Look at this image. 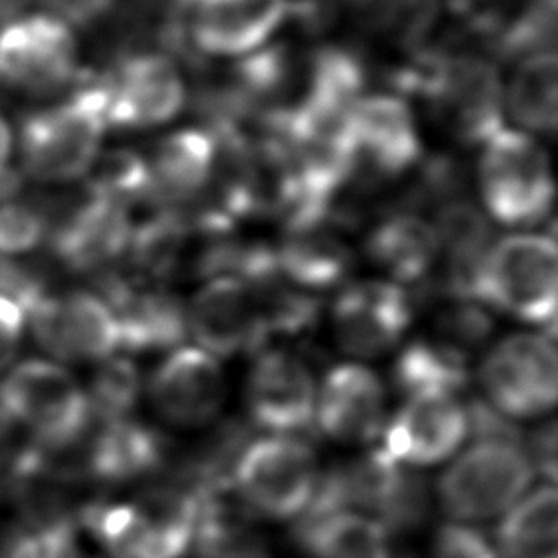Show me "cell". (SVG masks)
<instances>
[{
  "label": "cell",
  "instance_id": "836d02e7",
  "mask_svg": "<svg viewBox=\"0 0 558 558\" xmlns=\"http://www.w3.org/2000/svg\"><path fill=\"white\" fill-rule=\"evenodd\" d=\"M349 13L371 33L416 39L434 22L438 0H344Z\"/></svg>",
  "mask_w": 558,
  "mask_h": 558
},
{
  "label": "cell",
  "instance_id": "4dcf8cb0",
  "mask_svg": "<svg viewBox=\"0 0 558 558\" xmlns=\"http://www.w3.org/2000/svg\"><path fill=\"white\" fill-rule=\"evenodd\" d=\"M392 379L403 397L418 392L460 395L469 381V360L434 338H416L397 355Z\"/></svg>",
  "mask_w": 558,
  "mask_h": 558
},
{
  "label": "cell",
  "instance_id": "ba28073f",
  "mask_svg": "<svg viewBox=\"0 0 558 558\" xmlns=\"http://www.w3.org/2000/svg\"><path fill=\"white\" fill-rule=\"evenodd\" d=\"M318 473L316 453L305 440L292 434H266L242 449L231 488L255 517L286 521L307 508Z\"/></svg>",
  "mask_w": 558,
  "mask_h": 558
},
{
  "label": "cell",
  "instance_id": "9a60e30c",
  "mask_svg": "<svg viewBox=\"0 0 558 558\" xmlns=\"http://www.w3.org/2000/svg\"><path fill=\"white\" fill-rule=\"evenodd\" d=\"M318 381L310 364L290 349H262L248 368L244 405L268 434H292L314 423Z\"/></svg>",
  "mask_w": 558,
  "mask_h": 558
},
{
  "label": "cell",
  "instance_id": "8fae6325",
  "mask_svg": "<svg viewBox=\"0 0 558 558\" xmlns=\"http://www.w3.org/2000/svg\"><path fill=\"white\" fill-rule=\"evenodd\" d=\"M33 336L59 364L105 362L120 349L109 305L87 290L46 292L26 310Z\"/></svg>",
  "mask_w": 558,
  "mask_h": 558
},
{
  "label": "cell",
  "instance_id": "e575fe53",
  "mask_svg": "<svg viewBox=\"0 0 558 558\" xmlns=\"http://www.w3.org/2000/svg\"><path fill=\"white\" fill-rule=\"evenodd\" d=\"M74 525L35 527L26 521L0 519V558H61L74 543Z\"/></svg>",
  "mask_w": 558,
  "mask_h": 558
},
{
  "label": "cell",
  "instance_id": "b9f144b4",
  "mask_svg": "<svg viewBox=\"0 0 558 558\" xmlns=\"http://www.w3.org/2000/svg\"><path fill=\"white\" fill-rule=\"evenodd\" d=\"M15 456V425L0 410V469Z\"/></svg>",
  "mask_w": 558,
  "mask_h": 558
},
{
  "label": "cell",
  "instance_id": "603a6c76",
  "mask_svg": "<svg viewBox=\"0 0 558 558\" xmlns=\"http://www.w3.org/2000/svg\"><path fill=\"white\" fill-rule=\"evenodd\" d=\"M142 159L148 201L179 209L209 192L218 170V140L209 129H181L159 140Z\"/></svg>",
  "mask_w": 558,
  "mask_h": 558
},
{
  "label": "cell",
  "instance_id": "4fadbf2b",
  "mask_svg": "<svg viewBox=\"0 0 558 558\" xmlns=\"http://www.w3.org/2000/svg\"><path fill=\"white\" fill-rule=\"evenodd\" d=\"M185 318L196 347L218 360L257 353L270 340L259 290L242 277L207 279L185 307Z\"/></svg>",
  "mask_w": 558,
  "mask_h": 558
},
{
  "label": "cell",
  "instance_id": "d4e9b609",
  "mask_svg": "<svg viewBox=\"0 0 558 558\" xmlns=\"http://www.w3.org/2000/svg\"><path fill=\"white\" fill-rule=\"evenodd\" d=\"M166 456V440L131 416L100 423L85 447L83 469L105 484H131L161 473Z\"/></svg>",
  "mask_w": 558,
  "mask_h": 558
},
{
  "label": "cell",
  "instance_id": "f1b7e54d",
  "mask_svg": "<svg viewBox=\"0 0 558 558\" xmlns=\"http://www.w3.org/2000/svg\"><path fill=\"white\" fill-rule=\"evenodd\" d=\"M504 109L519 131L554 133L558 120V65L554 52H536L521 59L504 87Z\"/></svg>",
  "mask_w": 558,
  "mask_h": 558
},
{
  "label": "cell",
  "instance_id": "d590c367",
  "mask_svg": "<svg viewBox=\"0 0 558 558\" xmlns=\"http://www.w3.org/2000/svg\"><path fill=\"white\" fill-rule=\"evenodd\" d=\"M48 235V218L31 203L0 201V259H11L39 246Z\"/></svg>",
  "mask_w": 558,
  "mask_h": 558
},
{
  "label": "cell",
  "instance_id": "44dd1931",
  "mask_svg": "<svg viewBox=\"0 0 558 558\" xmlns=\"http://www.w3.org/2000/svg\"><path fill=\"white\" fill-rule=\"evenodd\" d=\"M100 296L116 318L120 349L131 353H168L181 347L187 333L185 305L177 294L159 286L157 279L111 275L102 283Z\"/></svg>",
  "mask_w": 558,
  "mask_h": 558
},
{
  "label": "cell",
  "instance_id": "f35d334b",
  "mask_svg": "<svg viewBox=\"0 0 558 558\" xmlns=\"http://www.w3.org/2000/svg\"><path fill=\"white\" fill-rule=\"evenodd\" d=\"M26 316L17 303L0 294V373H4L22 344Z\"/></svg>",
  "mask_w": 558,
  "mask_h": 558
},
{
  "label": "cell",
  "instance_id": "e0dca14e",
  "mask_svg": "<svg viewBox=\"0 0 558 558\" xmlns=\"http://www.w3.org/2000/svg\"><path fill=\"white\" fill-rule=\"evenodd\" d=\"M412 299L388 279L349 283L333 301L331 329L338 347L360 360L395 349L412 323Z\"/></svg>",
  "mask_w": 558,
  "mask_h": 558
},
{
  "label": "cell",
  "instance_id": "1f68e13d",
  "mask_svg": "<svg viewBox=\"0 0 558 558\" xmlns=\"http://www.w3.org/2000/svg\"><path fill=\"white\" fill-rule=\"evenodd\" d=\"M429 512V488L418 469L392 464L381 490L375 499L371 519H375L386 534H405L416 530Z\"/></svg>",
  "mask_w": 558,
  "mask_h": 558
},
{
  "label": "cell",
  "instance_id": "277c9868",
  "mask_svg": "<svg viewBox=\"0 0 558 558\" xmlns=\"http://www.w3.org/2000/svg\"><path fill=\"white\" fill-rule=\"evenodd\" d=\"M558 299L556 242L545 233H510L493 242L473 283V301L534 327L554 329Z\"/></svg>",
  "mask_w": 558,
  "mask_h": 558
},
{
  "label": "cell",
  "instance_id": "8992f818",
  "mask_svg": "<svg viewBox=\"0 0 558 558\" xmlns=\"http://www.w3.org/2000/svg\"><path fill=\"white\" fill-rule=\"evenodd\" d=\"M477 185L486 216L504 227H536L554 207L549 155L519 129L504 126L482 144Z\"/></svg>",
  "mask_w": 558,
  "mask_h": 558
},
{
  "label": "cell",
  "instance_id": "cb8c5ba5",
  "mask_svg": "<svg viewBox=\"0 0 558 558\" xmlns=\"http://www.w3.org/2000/svg\"><path fill=\"white\" fill-rule=\"evenodd\" d=\"M327 220L329 216L286 225L272 248L279 277L305 292L340 283L353 266L349 244Z\"/></svg>",
  "mask_w": 558,
  "mask_h": 558
},
{
  "label": "cell",
  "instance_id": "9c48e42d",
  "mask_svg": "<svg viewBox=\"0 0 558 558\" xmlns=\"http://www.w3.org/2000/svg\"><path fill=\"white\" fill-rule=\"evenodd\" d=\"M484 401L510 421L541 418L558 397V360L551 333L519 331L495 342L477 371Z\"/></svg>",
  "mask_w": 558,
  "mask_h": 558
},
{
  "label": "cell",
  "instance_id": "ab89813d",
  "mask_svg": "<svg viewBox=\"0 0 558 558\" xmlns=\"http://www.w3.org/2000/svg\"><path fill=\"white\" fill-rule=\"evenodd\" d=\"M534 471H541L547 482L554 484V475H556V429L551 418H547V423H543L532 438L527 440L525 447Z\"/></svg>",
  "mask_w": 558,
  "mask_h": 558
},
{
  "label": "cell",
  "instance_id": "2e32d148",
  "mask_svg": "<svg viewBox=\"0 0 558 558\" xmlns=\"http://www.w3.org/2000/svg\"><path fill=\"white\" fill-rule=\"evenodd\" d=\"M469 436L466 405L453 392H418L386 421L379 445L397 464L423 469L453 458Z\"/></svg>",
  "mask_w": 558,
  "mask_h": 558
},
{
  "label": "cell",
  "instance_id": "f546056e",
  "mask_svg": "<svg viewBox=\"0 0 558 558\" xmlns=\"http://www.w3.org/2000/svg\"><path fill=\"white\" fill-rule=\"evenodd\" d=\"M296 538L310 558H392L384 527L360 512L296 523Z\"/></svg>",
  "mask_w": 558,
  "mask_h": 558
},
{
  "label": "cell",
  "instance_id": "4316f807",
  "mask_svg": "<svg viewBox=\"0 0 558 558\" xmlns=\"http://www.w3.org/2000/svg\"><path fill=\"white\" fill-rule=\"evenodd\" d=\"M192 547L198 558H272L255 514L231 486L201 495Z\"/></svg>",
  "mask_w": 558,
  "mask_h": 558
},
{
  "label": "cell",
  "instance_id": "7a4b0ae2",
  "mask_svg": "<svg viewBox=\"0 0 558 558\" xmlns=\"http://www.w3.org/2000/svg\"><path fill=\"white\" fill-rule=\"evenodd\" d=\"M403 81L434 124L462 146H482L504 129L506 83L482 54H427L403 74Z\"/></svg>",
  "mask_w": 558,
  "mask_h": 558
},
{
  "label": "cell",
  "instance_id": "ac0fdd59",
  "mask_svg": "<svg viewBox=\"0 0 558 558\" xmlns=\"http://www.w3.org/2000/svg\"><path fill=\"white\" fill-rule=\"evenodd\" d=\"M353 174H405L418 163L423 142L412 107L392 92L364 94L351 116Z\"/></svg>",
  "mask_w": 558,
  "mask_h": 558
},
{
  "label": "cell",
  "instance_id": "7c38bea8",
  "mask_svg": "<svg viewBox=\"0 0 558 558\" xmlns=\"http://www.w3.org/2000/svg\"><path fill=\"white\" fill-rule=\"evenodd\" d=\"M107 124L153 129L177 118L185 105V81L174 59L159 50L124 54L100 81Z\"/></svg>",
  "mask_w": 558,
  "mask_h": 558
},
{
  "label": "cell",
  "instance_id": "ffe728a7",
  "mask_svg": "<svg viewBox=\"0 0 558 558\" xmlns=\"http://www.w3.org/2000/svg\"><path fill=\"white\" fill-rule=\"evenodd\" d=\"M386 386L360 362L333 366L318 384L314 423L333 442L371 447L386 427Z\"/></svg>",
  "mask_w": 558,
  "mask_h": 558
},
{
  "label": "cell",
  "instance_id": "484cf974",
  "mask_svg": "<svg viewBox=\"0 0 558 558\" xmlns=\"http://www.w3.org/2000/svg\"><path fill=\"white\" fill-rule=\"evenodd\" d=\"M366 255L388 281L399 286L421 281L438 262L434 222L412 209L392 211L366 235Z\"/></svg>",
  "mask_w": 558,
  "mask_h": 558
},
{
  "label": "cell",
  "instance_id": "83f0119b",
  "mask_svg": "<svg viewBox=\"0 0 558 558\" xmlns=\"http://www.w3.org/2000/svg\"><path fill=\"white\" fill-rule=\"evenodd\" d=\"M495 551L497 558H558V497L551 482L530 488L501 514Z\"/></svg>",
  "mask_w": 558,
  "mask_h": 558
},
{
  "label": "cell",
  "instance_id": "52a82bcc",
  "mask_svg": "<svg viewBox=\"0 0 558 558\" xmlns=\"http://www.w3.org/2000/svg\"><path fill=\"white\" fill-rule=\"evenodd\" d=\"M532 460L519 440H473L436 482L449 521L477 523L508 512L532 486Z\"/></svg>",
  "mask_w": 558,
  "mask_h": 558
},
{
  "label": "cell",
  "instance_id": "30bf717a",
  "mask_svg": "<svg viewBox=\"0 0 558 558\" xmlns=\"http://www.w3.org/2000/svg\"><path fill=\"white\" fill-rule=\"evenodd\" d=\"M78 72L72 26L52 13H26L0 26V81L37 96L68 87Z\"/></svg>",
  "mask_w": 558,
  "mask_h": 558
},
{
  "label": "cell",
  "instance_id": "7402d4cb",
  "mask_svg": "<svg viewBox=\"0 0 558 558\" xmlns=\"http://www.w3.org/2000/svg\"><path fill=\"white\" fill-rule=\"evenodd\" d=\"M131 209L94 187L85 192L48 229L59 262L74 270H98L129 251Z\"/></svg>",
  "mask_w": 558,
  "mask_h": 558
},
{
  "label": "cell",
  "instance_id": "7bdbcfd3",
  "mask_svg": "<svg viewBox=\"0 0 558 558\" xmlns=\"http://www.w3.org/2000/svg\"><path fill=\"white\" fill-rule=\"evenodd\" d=\"M65 558H83V556H81V554H78V549H74V551H72V554H70V556H65Z\"/></svg>",
  "mask_w": 558,
  "mask_h": 558
},
{
  "label": "cell",
  "instance_id": "d6a6232c",
  "mask_svg": "<svg viewBox=\"0 0 558 558\" xmlns=\"http://www.w3.org/2000/svg\"><path fill=\"white\" fill-rule=\"evenodd\" d=\"M142 388L144 384L140 371L131 360L113 355L100 362L89 386L85 388L92 421L109 423L131 418L140 403Z\"/></svg>",
  "mask_w": 558,
  "mask_h": 558
},
{
  "label": "cell",
  "instance_id": "8d00e7d4",
  "mask_svg": "<svg viewBox=\"0 0 558 558\" xmlns=\"http://www.w3.org/2000/svg\"><path fill=\"white\" fill-rule=\"evenodd\" d=\"M429 558H497V551L475 525L447 521L432 536Z\"/></svg>",
  "mask_w": 558,
  "mask_h": 558
},
{
  "label": "cell",
  "instance_id": "3957f363",
  "mask_svg": "<svg viewBox=\"0 0 558 558\" xmlns=\"http://www.w3.org/2000/svg\"><path fill=\"white\" fill-rule=\"evenodd\" d=\"M100 81L81 83L65 98L41 107L20 126L24 172L41 183H70L92 172L107 133Z\"/></svg>",
  "mask_w": 558,
  "mask_h": 558
},
{
  "label": "cell",
  "instance_id": "d6986e66",
  "mask_svg": "<svg viewBox=\"0 0 558 558\" xmlns=\"http://www.w3.org/2000/svg\"><path fill=\"white\" fill-rule=\"evenodd\" d=\"M288 13L290 0H194L185 28L201 54L244 59L268 46Z\"/></svg>",
  "mask_w": 558,
  "mask_h": 558
},
{
  "label": "cell",
  "instance_id": "6da1fadb",
  "mask_svg": "<svg viewBox=\"0 0 558 558\" xmlns=\"http://www.w3.org/2000/svg\"><path fill=\"white\" fill-rule=\"evenodd\" d=\"M198 501L181 477L148 482L131 497L85 506L81 521L109 558H181L194 541Z\"/></svg>",
  "mask_w": 558,
  "mask_h": 558
},
{
  "label": "cell",
  "instance_id": "60d3db41",
  "mask_svg": "<svg viewBox=\"0 0 558 558\" xmlns=\"http://www.w3.org/2000/svg\"><path fill=\"white\" fill-rule=\"evenodd\" d=\"M11 129L7 120L0 116V201H7L13 196L17 190V174L9 168V157H11Z\"/></svg>",
  "mask_w": 558,
  "mask_h": 558
},
{
  "label": "cell",
  "instance_id": "5b68a950",
  "mask_svg": "<svg viewBox=\"0 0 558 558\" xmlns=\"http://www.w3.org/2000/svg\"><path fill=\"white\" fill-rule=\"evenodd\" d=\"M0 410L41 451H68L89 429L92 414L81 381L54 360H24L0 379Z\"/></svg>",
  "mask_w": 558,
  "mask_h": 558
},
{
  "label": "cell",
  "instance_id": "74e56055",
  "mask_svg": "<svg viewBox=\"0 0 558 558\" xmlns=\"http://www.w3.org/2000/svg\"><path fill=\"white\" fill-rule=\"evenodd\" d=\"M523 0H447L449 11L469 28L484 35H499L517 15Z\"/></svg>",
  "mask_w": 558,
  "mask_h": 558
},
{
  "label": "cell",
  "instance_id": "5bb4252c",
  "mask_svg": "<svg viewBox=\"0 0 558 558\" xmlns=\"http://www.w3.org/2000/svg\"><path fill=\"white\" fill-rule=\"evenodd\" d=\"M155 414L177 429H203L218 421L227 401V379L220 360L181 344L163 355L146 381Z\"/></svg>",
  "mask_w": 558,
  "mask_h": 558
}]
</instances>
